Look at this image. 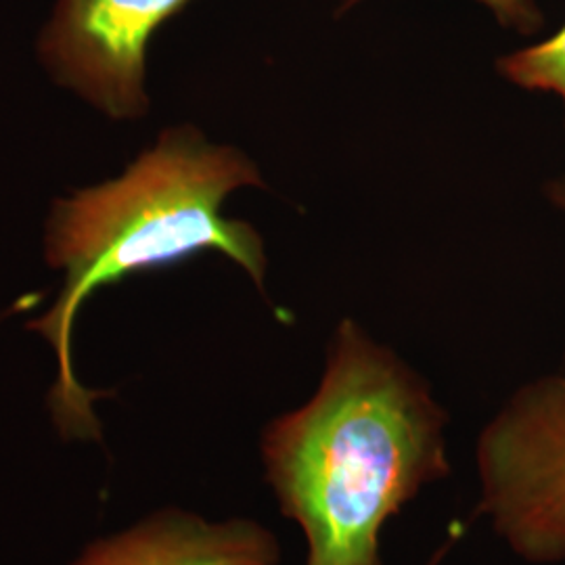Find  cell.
I'll return each mask as SVG.
<instances>
[{"instance_id": "cell-3", "label": "cell", "mask_w": 565, "mask_h": 565, "mask_svg": "<svg viewBox=\"0 0 565 565\" xmlns=\"http://www.w3.org/2000/svg\"><path fill=\"white\" fill-rule=\"evenodd\" d=\"M482 509L532 564L565 559V377L524 385L478 448Z\"/></svg>"}, {"instance_id": "cell-6", "label": "cell", "mask_w": 565, "mask_h": 565, "mask_svg": "<svg viewBox=\"0 0 565 565\" xmlns=\"http://www.w3.org/2000/svg\"><path fill=\"white\" fill-rule=\"evenodd\" d=\"M507 81L532 93L559 97L565 107V23L543 42L530 44L499 61Z\"/></svg>"}, {"instance_id": "cell-1", "label": "cell", "mask_w": 565, "mask_h": 565, "mask_svg": "<svg viewBox=\"0 0 565 565\" xmlns=\"http://www.w3.org/2000/svg\"><path fill=\"white\" fill-rule=\"evenodd\" d=\"M443 425L425 385L343 321L315 398L264 436L268 480L302 525L308 565H382L385 522L448 473Z\"/></svg>"}, {"instance_id": "cell-2", "label": "cell", "mask_w": 565, "mask_h": 565, "mask_svg": "<svg viewBox=\"0 0 565 565\" xmlns=\"http://www.w3.org/2000/svg\"><path fill=\"white\" fill-rule=\"evenodd\" d=\"M263 184L256 166L233 147H216L191 128L166 130L120 179L55 202L46 228V260L65 273L60 300L30 324L53 345L60 380L51 392L53 417L65 436L97 438L95 392L72 369V329L84 302L102 287L135 273L221 252L263 287V239L247 223L223 216L239 186Z\"/></svg>"}, {"instance_id": "cell-8", "label": "cell", "mask_w": 565, "mask_h": 565, "mask_svg": "<svg viewBox=\"0 0 565 565\" xmlns=\"http://www.w3.org/2000/svg\"><path fill=\"white\" fill-rule=\"evenodd\" d=\"M548 198H551V202L555 203L557 207L565 210V179L551 182V186H548Z\"/></svg>"}, {"instance_id": "cell-5", "label": "cell", "mask_w": 565, "mask_h": 565, "mask_svg": "<svg viewBox=\"0 0 565 565\" xmlns=\"http://www.w3.org/2000/svg\"><path fill=\"white\" fill-rule=\"evenodd\" d=\"M279 545L263 525L210 524L191 513H160L90 546L78 565H277Z\"/></svg>"}, {"instance_id": "cell-7", "label": "cell", "mask_w": 565, "mask_h": 565, "mask_svg": "<svg viewBox=\"0 0 565 565\" xmlns=\"http://www.w3.org/2000/svg\"><path fill=\"white\" fill-rule=\"evenodd\" d=\"M359 0H345L343 9L352 7ZM488 7L501 25L513 28L522 34H534L543 25L541 9L534 0H478Z\"/></svg>"}, {"instance_id": "cell-4", "label": "cell", "mask_w": 565, "mask_h": 565, "mask_svg": "<svg viewBox=\"0 0 565 565\" xmlns=\"http://www.w3.org/2000/svg\"><path fill=\"white\" fill-rule=\"evenodd\" d=\"M193 0H57L42 30L46 70L111 118L147 109V46Z\"/></svg>"}]
</instances>
